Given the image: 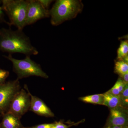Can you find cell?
I'll list each match as a JSON object with an SVG mask.
<instances>
[{
	"mask_svg": "<svg viewBox=\"0 0 128 128\" xmlns=\"http://www.w3.org/2000/svg\"><path fill=\"white\" fill-rule=\"evenodd\" d=\"M124 108L120 107L110 109L107 126H128V115Z\"/></svg>",
	"mask_w": 128,
	"mask_h": 128,
	"instance_id": "9c48e42d",
	"label": "cell"
},
{
	"mask_svg": "<svg viewBox=\"0 0 128 128\" xmlns=\"http://www.w3.org/2000/svg\"><path fill=\"white\" fill-rule=\"evenodd\" d=\"M81 100L84 102L94 104L103 105L104 96L103 94H95L85 96L80 98Z\"/></svg>",
	"mask_w": 128,
	"mask_h": 128,
	"instance_id": "7c38bea8",
	"label": "cell"
},
{
	"mask_svg": "<svg viewBox=\"0 0 128 128\" xmlns=\"http://www.w3.org/2000/svg\"><path fill=\"white\" fill-rule=\"evenodd\" d=\"M49 16V10L45 9L38 0H28L26 26Z\"/></svg>",
	"mask_w": 128,
	"mask_h": 128,
	"instance_id": "52a82bcc",
	"label": "cell"
},
{
	"mask_svg": "<svg viewBox=\"0 0 128 128\" xmlns=\"http://www.w3.org/2000/svg\"><path fill=\"white\" fill-rule=\"evenodd\" d=\"M53 125L52 124H38L32 127H23L22 128H51Z\"/></svg>",
	"mask_w": 128,
	"mask_h": 128,
	"instance_id": "d6986e66",
	"label": "cell"
},
{
	"mask_svg": "<svg viewBox=\"0 0 128 128\" xmlns=\"http://www.w3.org/2000/svg\"><path fill=\"white\" fill-rule=\"evenodd\" d=\"M0 50L9 54L20 53L29 56L38 54V50L22 30L4 28L0 30Z\"/></svg>",
	"mask_w": 128,
	"mask_h": 128,
	"instance_id": "6da1fadb",
	"label": "cell"
},
{
	"mask_svg": "<svg viewBox=\"0 0 128 128\" xmlns=\"http://www.w3.org/2000/svg\"><path fill=\"white\" fill-rule=\"evenodd\" d=\"M114 71L120 76L128 73V62L123 60H117L115 63Z\"/></svg>",
	"mask_w": 128,
	"mask_h": 128,
	"instance_id": "9a60e30c",
	"label": "cell"
},
{
	"mask_svg": "<svg viewBox=\"0 0 128 128\" xmlns=\"http://www.w3.org/2000/svg\"><path fill=\"white\" fill-rule=\"evenodd\" d=\"M22 89L12 100L7 112L21 119L30 110L31 98L27 89Z\"/></svg>",
	"mask_w": 128,
	"mask_h": 128,
	"instance_id": "8992f818",
	"label": "cell"
},
{
	"mask_svg": "<svg viewBox=\"0 0 128 128\" xmlns=\"http://www.w3.org/2000/svg\"><path fill=\"white\" fill-rule=\"evenodd\" d=\"M104 102L103 105L111 108H123L120 95H114L106 92L103 94Z\"/></svg>",
	"mask_w": 128,
	"mask_h": 128,
	"instance_id": "8fae6325",
	"label": "cell"
},
{
	"mask_svg": "<svg viewBox=\"0 0 128 128\" xmlns=\"http://www.w3.org/2000/svg\"><path fill=\"white\" fill-rule=\"evenodd\" d=\"M2 4V0H0V22H4L8 24V22L5 20L4 12L2 10V8L0 6Z\"/></svg>",
	"mask_w": 128,
	"mask_h": 128,
	"instance_id": "44dd1931",
	"label": "cell"
},
{
	"mask_svg": "<svg viewBox=\"0 0 128 128\" xmlns=\"http://www.w3.org/2000/svg\"><path fill=\"white\" fill-rule=\"evenodd\" d=\"M82 122H80L76 123L73 124L66 125L62 121H60L58 122H55L53 123V125L51 128H69L71 126L78 124Z\"/></svg>",
	"mask_w": 128,
	"mask_h": 128,
	"instance_id": "e0dca14e",
	"label": "cell"
},
{
	"mask_svg": "<svg viewBox=\"0 0 128 128\" xmlns=\"http://www.w3.org/2000/svg\"><path fill=\"white\" fill-rule=\"evenodd\" d=\"M104 128H128V126H106Z\"/></svg>",
	"mask_w": 128,
	"mask_h": 128,
	"instance_id": "603a6c76",
	"label": "cell"
},
{
	"mask_svg": "<svg viewBox=\"0 0 128 128\" xmlns=\"http://www.w3.org/2000/svg\"><path fill=\"white\" fill-rule=\"evenodd\" d=\"M83 7L81 0H58L49 10L50 23L54 26H58L75 18L82 12Z\"/></svg>",
	"mask_w": 128,
	"mask_h": 128,
	"instance_id": "7a4b0ae2",
	"label": "cell"
},
{
	"mask_svg": "<svg viewBox=\"0 0 128 128\" xmlns=\"http://www.w3.org/2000/svg\"><path fill=\"white\" fill-rule=\"evenodd\" d=\"M23 127L20 118L8 112L3 114L0 128H22Z\"/></svg>",
	"mask_w": 128,
	"mask_h": 128,
	"instance_id": "30bf717a",
	"label": "cell"
},
{
	"mask_svg": "<svg viewBox=\"0 0 128 128\" xmlns=\"http://www.w3.org/2000/svg\"><path fill=\"white\" fill-rule=\"evenodd\" d=\"M28 90L31 98L30 110L35 114L41 116L47 117L54 116V114L44 101L36 96L32 95L30 92L27 85H24Z\"/></svg>",
	"mask_w": 128,
	"mask_h": 128,
	"instance_id": "ba28073f",
	"label": "cell"
},
{
	"mask_svg": "<svg viewBox=\"0 0 128 128\" xmlns=\"http://www.w3.org/2000/svg\"><path fill=\"white\" fill-rule=\"evenodd\" d=\"M121 78L127 84L128 82V73L124 74V75L120 76Z\"/></svg>",
	"mask_w": 128,
	"mask_h": 128,
	"instance_id": "7402d4cb",
	"label": "cell"
},
{
	"mask_svg": "<svg viewBox=\"0 0 128 128\" xmlns=\"http://www.w3.org/2000/svg\"><path fill=\"white\" fill-rule=\"evenodd\" d=\"M128 40L121 41L117 50V60H124L128 56Z\"/></svg>",
	"mask_w": 128,
	"mask_h": 128,
	"instance_id": "4fadbf2b",
	"label": "cell"
},
{
	"mask_svg": "<svg viewBox=\"0 0 128 128\" xmlns=\"http://www.w3.org/2000/svg\"><path fill=\"white\" fill-rule=\"evenodd\" d=\"M123 107H126L128 104V85L125 86L123 90L120 95Z\"/></svg>",
	"mask_w": 128,
	"mask_h": 128,
	"instance_id": "2e32d148",
	"label": "cell"
},
{
	"mask_svg": "<svg viewBox=\"0 0 128 128\" xmlns=\"http://www.w3.org/2000/svg\"><path fill=\"white\" fill-rule=\"evenodd\" d=\"M9 72L0 68V84L5 82V81L9 76Z\"/></svg>",
	"mask_w": 128,
	"mask_h": 128,
	"instance_id": "ac0fdd59",
	"label": "cell"
},
{
	"mask_svg": "<svg viewBox=\"0 0 128 128\" xmlns=\"http://www.w3.org/2000/svg\"><path fill=\"white\" fill-rule=\"evenodd\" d=\"M127 84H128L124 82L121 78H120L117 80L114 86L107 92L114 95H120Z\"/></svg>",
	"mask_w": 128,
	"mask_h": 128,
	"instance_id": "5bb4252c",
	"label": "cell"
},
{
	"mask_svg": "<svg viewBox=\"0 0 128 128\" xmlns=\"http://www.w3.org/2000/svg\"><path fill=\"white\" fill-rule=\"evenodd\" d=\"M4 57L11 62L13 71L17 75L18 80L31 76H38L44 79L48 78L40 65L32 60L29 56H26L25 58L22 60L15 58L11 54L4 55Z\"/></svg>",
	"mask_w": 128,
	"mask_h": 128,
	"instance_id": "277c9868",
	"label": "cell"
},
{
	"mask_svg": "<svg viewBox=\"0 0 128 128\" xmlns=\"http://www.w3.org/2000/svg\"><path fill=\"white\" fill-rule=\"evenodd\" d=\"M38 1L42 6L47 10H48V8L53 2L51 0H38Z\"/></svg>",
	"mask_w": 128,
	"mask_h": 128,
	"instance_id": "ffe728a7",
	"label": "cell"
},
{
	"mask_svg": "<svg viewBox=\"0 0 128 128\" xmlns=\"http://www.w3.org/2000/svg\"><path fill=\"white\" fill-rule=\"evenodd\" d=\"M21 89L18 79L0 84V113L8 112L12 100Z\"/></svg>",
	"mask_w": 128,
	"mask_h": 128,
	"instance_id": "5b68a950",
	"label": "cell"
},
{
	"mask_svg": "<svg viewBox=\"0 0 128 128\" xmlns=\"http://www.w3.org/2000/svg\"><path fill=\"white\" fill-rule=\"evenodd\" d=\"M28 0H2V8L7 15L10 26H16L18 29L23 30L26 26V19Z\"/></svg>",
	"mask_w": 128,
	"mask_h": 128,
	"instance_id": "3957f363",
	"label": "cell"
}]
</instances>
